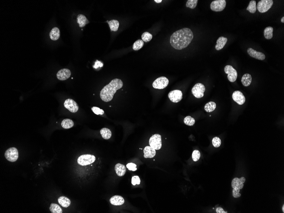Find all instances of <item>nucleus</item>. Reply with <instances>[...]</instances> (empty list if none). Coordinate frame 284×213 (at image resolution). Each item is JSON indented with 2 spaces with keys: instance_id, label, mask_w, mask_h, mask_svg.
<instances>
[{
  "instance_id": "nucleus-39",
  "label": "nucleus",
  "mask_w": 284,
  "mask_h": 213,
  "mask_svg": "<svg viewBox=\"0 0 284 213\" xmlns=\"http://www.w3.org/2000/svg\"><path fill=\"white\" fill-rule=\"evenodd\" d=\"M240 189L238 188H234L233 189L232 194H233V196L234 198H238L240 197L241 194L240 193Z\"/></svg>"
},
{
  "instance_id": "nucleus-27",
  "label": "nucleus",
  "mask_w": 284,
  "mask_h": 213,
  "mask_svg": "<svg viewBox=\"0 0 284 213\" xmlns=\"http://www.w3.org/2000/svg\"><path fill=\"white\" fill-rule=\"evenodd\" d=\"M273 28L271 26H268L265 28L264 31L265 38L268 40L272 39L273 37Z\"/></svg>"
},
{
  "instance_id": "nucleus-40",
  "label": "nucleus",
  "mask_w": 284,
  "mask_h": 213,
  "mask_svg": "<svg viewBox=\"0 0 284 213\" xmlns=\"http://www.w3.org/2000/svg\"><path fill=\"white\" fill-rule=\"evenodd\" d=\"M132 183L133 185H139L140 183V179L137 176H134L132 177Z\"/></svg>"
},
{
  "instance_id": "nucleus-17",
  "label": "nucleus",
  "mask_w": 284,
  "mask_h": 213,
  "mask_svg": "<svg viewBox=\"0 0 284 213\" xmlns=\"http://www.w3.org/2000/svg\"><path fill=\"white\" fill-rule=\"evenodd\" d=\"M144 157L146 158H152L156 155V150L151 147L147 146L144 149Z\"/></svg>"
},
{
  "instance_id": "nucleus-2",
  "label": "nucleus",
  "mask_w": 284,
  "mask_h": 213,
  "mask_svg": "<svg viewBox=\"0 0 284 213\" xmlns=\"http://www.w3.org/2000/svg\"><path fill=\"white\" fill-rule=\"evenodd\" d=\"M123 86V82L120 79L116 78L112 80L109 84L105 86L101 90L100 93L101 100L106 102L111 101L117 91L120 89Z\"/></svg>"
},
{
  "instance_id": "nucleus-32",
  "label": "nucleus",
  "mask_w": 284,
  "mask_h": 213,
  "mask_svg": "<svg viewBox=\"0 0 284 213\" xmlns=\"http://www.w3.org/2000/svg\"><path fill=\"white\" fill-rule=\"evenodd\" d=\"M144 42L142 40H138L135 42L133 45V49L134 50H139L143 47Z\"/></svg>"
},
{
  "instance_id": "nucleus-5",
  "label": "nucleus",
  "mask_w": 284,
  "mask_h": 213,
  "mask_svg": "<svg viewBox=\"0 0 284 213\" xmlns=\"http://www.w3.org/2000/svg\"><path fill=\"white\" fill-rule=\"evenodd\" d=\"M4 155L9 161L14 162L19 158V152L16 148H10L6 151Z\"/></svg>"
},
{
  "instance_id": "nucleus-33",
  "label": "nucleus",
  "mask_w": 284,
  "mask_h": 213,
  "mask_svg": "<svg viewBox=\"0 0 284 213\" xmlns=\"http://www.w3.org/2000/svg\"><path fill=\"white\" fill-rule=\"evenodd\" d=\"M152 35L149 32H145L142 34V41L145 42L150 41L152 39Z\"/></svg>"
},
{
  "instance_id": "nucleus-25",
  "label": "nucleus",
  "mask_w": 284,
  "mask_h": 213,
  "mask_svg": "<svg viewBox=\"0 0 284 213\" xmlns=\"http://www.w3.org/2000/svg\"><path fill=\"white\" fill-rule=\"evenodd\" d=\"M109 24L111 31H116L118 30L119 26V22L117 20H112L110 21H107Z\"/></svg>"
},
{
  "instance_id": "nucleus-6",
  "label": "nucleus",
  "mask_w": 284,
  "mask_h": 213,
  "mask_svg": "<svg viewBox=\"0 0 284 213\" xmlns=\"http://www.w3.org/2000/svg\"><path fill=\"white\" fill-rule=\"evenodd\" d=\"M149 143L150 147L155 150L160 149L162 147L161 135L159 134H154L151 137Z\"/></svg>"
},
{
  "instance_id": "nucleus-13",
  "label": "nucleus",
  "mask_w": 284,
  "mask_h": 213,
  "mask_svg": "<svg viewBox=\"0 0 284 213\" xmlns=\"http://www.w3.org/2000/svg\"><path fill=\"white\" fill-rule=\"evenodd\" d=\"M232 98L239 105H243L245 103V97L240 91H234L232 94Z\"/></svg>"
},
{
  "instance_id": "nucleus-14",
  "label": "nucleus",
  "mask_w": 284,
  "mask_h": 213,
  "mask_svg": "<svg viewBox=\"0 0 284 213\" xmlns=\"http://www.w3.org/2000/svg\"><path fill=\"white\" fill-rule=\"evenodd\" d=\"M248 53L249 54L250 57H252L258 60L263 61L265 58V56L263 53L254 50L251 48H249L247 50Z\"/></svg>"
},
{
  "instance_id": "nucleus-3",
  "label": "nucleus",
  "mask_w": 284,
  "mask_h": 213,
  "mask_svg": "<svg viewBox=\"0 0 284 213\" xmlns=\"http://www.w3.org/2000/svg\"><path fill=\"white\" fill-rule=\"evenodd\" d=\"M273 4L272 0H261L258 3L257 8L259 12L265 13L271 8Z\"/></svg>"
},
{
  "instance_id": "nucleus-12",
  "label": "nucleus",
  "mask_w": 284,
  "mask_h": 213,
  "mask_svg": "<svg viewBox=\"0 0 284 213\" xmlns=\"http://www.w3.org/2000/svg\"><path fill=\"white\" fill-rule=\"evenodd\" d=\"M64 106L66 109L72 113L77 112L79 108L77 103L71 99L66 100L64 103Z\"/></svg>"
},
{
  "instance_id": "nucleus-19",
  "label": "nucleus",
  "mask_w": 284,
  "mask_h": 213,
  "mask_svg": "<svg viewBox=\"0 0 284 213\" xmlns=\"http://www.w3.org/2000/svg\"><path fill=\"white\" fill-rule=\"evenodd\" d=\"M227 39L224 37H220L217 41L215 48L217 50H220L223 48L227 42Z\"/></svg>"
},
{
  "instance_id": "nucleus-4",
  "label": "nucleus",
  "mask_w": 284,
  "mask_h": 213,
  "mask_svg": "<svg viewBox=\"0 0 284 213\" xmlns=\"http://www.w3.org/2000/svg\"><path fill=\"white\" fill-rule=\"evenodd\" d=\"M95 157L91 154H84L79 157L77 159V163L82 166H87L93 163L95 161Z\"/></svg>"
},
{
  "instance_id": "nucleus-36",
  "label": "nucleus",
  "mask_w": 284,
  "mask_h": 213,
  "mask_svg": "<svg viewBox=\"0 0 284 213\" xmlns=\"http://www.w3.org/2000/svg\"><path fill=\"white\" fill-rule=\"evenodd\" d=\"M212 144L215 148H218L221 144V140L219 137H215L212 139Z\"/></svg>"
},
{
  "instance_id": "nucleus-41",
  "label": "nucleus",
  "mask_w": 284,
  "mask_h": 213,
  "mask_svg": "<svg viewBox=\"0 0 284 213\" xmlns=\"http://www.w3.org/2000/svg\"><path fill=\"white\" fill-rule=\"evenodd\" d=\"M137 165L133 163H129L127 165V167L130 171H135L137 170Z\"/></svg>"
},
{
  "instance_id": "nucleus-34",
  "label": "nucleus",
  "mask_w": 284,
  "mask_h": 213,
  "mask_svg": "<svg viewBox=\"0 0 284 213\" xmlns=\"http://www.w3.org/2000/svg\"><path fill=\"white\" fill-rule=\"evenodd\" d=\"M184 122L185 125L192 126L195 124V119L191 116H187L184 118Z\"/></svg>"
},
{
  "instance_id": "nucleus-1",
  "label": "nucleus",
  "mask_w": 284,
  "mask_h": 213,
  "mask_svg": "<svg viewBox=\"0 0 284 213\" xmlns=\"http://www.w3.org/2000/svg\"><path fill=\"white\" fill-rule=\"evenodd\" d=\"M194 38L193 32L185 28L174 32L170 38V44L175 49L181 50L187 47Z\"/></svg>"
},
{
  "instance_id": "nucleus-28",
  "label": "nucleus",
  "mask_w": 284,
  "mask_h": 213,
  "mask_svg": "<svg viewBox=\"0 0 284 213\" xmlns=\"http://www.w3.org/2000/svg\"><path fill=\"white\" fill-rule=\"evenodd\" d=\"M74 124L73 121L69 119H64L62 122V127L65 129H69L72 127Z\"/></svg>"
},
{
  "instance_id": "nucleus-26",
  "label": "nucleus",
  "mask_w": 284,
  "mask_h": 213,
  "mask_svg": "<svg viewBox=\"0 0 284 213\" xmlns=\"http://www.w3.org/2000/svg\"><path fill=\"white\" fill-rule=\"evenodd\" d=\"M100 134L102 137L105 139H110L112 136V132L109 129L104 128L101 129L100 131Z\"/></svg>"
},
{
  "instance_id": "nucleus-45",
  "label": "nucleus",
  "mask_w": 284,
  "mask_h": 213,
  "mask_svg": "<svg viewBox=\"0 0 284 213\" xmlns=\"http://www.w3.org/2000/svg\"><path fill=\"white\" fill-rule=\"evenodd\" d=\"M281 22H282V23H284V16H283V18H282V19H281Z\"/></svg>"
},
{
  "instance_id": "nucleus-46",
  "label": "nucleus",
  "mask_w": 284,
  "mask_h": 213,
  "mask_svg": "<svg viewBox=\"0 0 284 213\" xmlns=\"http://www.w3.org/2000/svg\"><path fill=\"white\" fill-rule=\"evenodd\" d=\"M283 212L284 213V205H283Z\"/></svg>"
},
{
  "instance_id": "nucleus-24",
  "label": "nucleus",
  "mask_w": 284,
  "mask_h": 213,
  "mask_svg": "<svg viewBox=\"0 0 284 213\" xmlns=\"http://www.w3.org/2000/svg\"><path fill=\"white\" fill-rule=\"evenodd\" d=\"M58 202L62 207L67 208L70 205L71 201L69 199L64 196H62L58 199Z\"/></svg>"
},
{
  "instance_id": "nucleus-10",
  "label": "nucleus",
  "mask_w": 284,
  "mask_h": 213,
  "mask_svg": "<svg viewBox=\"0 0 284 213\" xmlns=\"http://www.w3.org/2000/svg\"><path fill=\"white\" fill-rule=\"evenodd\" d=\"M227 75L228 80L231 82H234L238 78V72L236 69L230 65L225 66L224 69Z\"/></svg>"
},
{
  "instance_id": "nucleus-18",
  "label": "nucleus",
  "mask_w": 284,
  "mask_h": 213,
  "mask_svg": "<svg viewBox=\"0 0 284 213\" xmlns=\"http://www.w3.org/2000/svg\"><path fill=\"white\" fill-rule=\"evenodd\" d=\"M110 202L113 205H120L124 203V199L120 196L116 195L112 197L110 199Z\"/></svg>"
},
{
  "instance_id": "nucleus-8",
  "label": "nucleus",
  "mask_w": 284,
  "mask_h": 213,
  "mask_svg": "<svg viewBox=\"0 0 284 213\" xmlns=\"http://www.w3.org/2000/svg\"><path fill=\"white\" fill-rule=\"evenodd\" d=\"M169 83V80L166 77H161L154 81L152 86L156 89H163L167 86Z\"/></svg>"
},
{
  "instance_id": "nucleus-23",
  "label": "nucleus",
  "mask_w": 284,
  "mask_h": 213,
  "mask_svg": "<svg viewBox=\"0 0 284 213\" xmlns=\"http://www.w3.org/2000/svg\"><path fill=\"white\" fill-rule=\"evenodd\" d=\"M242 84L244 86H248L252 82V77L249 74H245L243 75L242 78Z\"/></svg>"
},
{
  "instance_id": "nucleus-9",
  "label": "nucleus",
  "mask_w": 284,
  "mask_h": 213,
  "mask_svg": "<svg viewBox=\"0 0 284 213\" xmlns=\"http://www.w3.org/2000/svg\"><path fill=\"white\" fill-rule=\"evenodd\" d=\"M205 91L204 85L201 83H198L193 86L192 91V94L197 98H200L203 97L204 93Z\"/></svg>"
},
{
  "instance_id": "nucleus-44",
  "label": "nucleus",
  "mask_w": 284,
  "mask_h": 213,
  "mask_svg": "<svg viewBox=\"0 0 284 213\" xmlns=\"http://www.w3.org/2000/svg\"><path fill=\"white\" fill-rule=\"evenodd\" d=\"M155 1L157 3H160L162 2V0H155Z\"/></svg>"
},
{
  "instance_id": "nucleus-43",
  "label": "nucleus",
  "mask_w": 284,
  "mask_h": 213,
  "mask_svg": "<svg viewBox=\"0 0 284 213\" xmlns=\"http://www.w3.org/2000/svg\"><path fill=\"white\" fill-rule=\"evenodd\" d=\"M216 212L218 213H226L227 212H225L222 208H218L216 209Z\"/></svg>"
},
{
  "instance_id": "nucleus-31",
  "label": "nucleus",
  "mask_w": 284,
  "mask_h": 213,
  "mask_svg": "<svg viewBox=\"0 0 284 213\" xmlns=\"http://www.w3.org/2000/svg\"><path fill=\"white\" fill-rule=\"evenodd\" d=\"M49 209L52 213H62L63 212L60 206L55 203L51 204Z\"/></svg>"
},
{
  "instance_id": "nucleus-11",
  "label": "nucleus",
  "mask_w": 284,
  "mask_h": 213,
  "mask_svg": "<svg viewBox=\"0 0 284 213\" xmlns=\"http://www.w3.org/2000/svg\"><path fill=\"white\" fill-rule=\"evenodd\" d=\"M168 97L173 103H178L182 99V92L179 90L172 91L168 94Z\"/></svg>"
},
{
  "instance_id": "nucleus-22",
  "label": "nucleus",
  "mask_w": 284,
  "mask_h": 213,
  "mask_svg": "<svg viewBox=\"0 0 284 213\" xmlns=\"http://www.w3.org/2000/svg\"><path fill=\"white\" fill-rule=\"evenodd\" d=\"M50 39L53 41L58 40L60 36V31L59 29L57 27H54L52 29L50 32Z\"/></svg>"
},
{
  "instance_id": "nucleus-20",
  "label": "nucleus",
  "mask_w": 284,
  "mask_h": 213,
  "mask_svg": "<svg viewBox=\"0 0 284 213\" xmlns=\"http://www.w3.org/2000/svg\"><path fill=\"white\" fill-rule=\"evenodd\" d=\"M115 171L118 176L122 177L124 176L126 173V168L123 164L118 163L116 165Z\"/></svg>"
},
{
  "instance_id": "nucleus-37",
  "label": "nucleus",
  "mask_w": 284,
  "mask_h": 213,
  "mask_svg": "<svg viewBox=\"0 0 284 213\" xmlns=\"http://www.w3.org/2000/svg\"><path fill=\"white\" fill-rule=\"evenodd\" d=\"M192 159L195 162L198 161L200 157V153L198 150H195L192 153Z\"/></svg>"
},
{
  "instance_id": "nucleus-38",
  "label": "nucleus",
  "mask_w": 284,
  "mask_h": 213,
  "mask_svg": "<svg viewBox=\"0 0 284 213\" xmlns=\"http://www.w3.org/2000/svg\"><path fill=\"white\" fill-rule=\"evenodd\" d=\"M92 110L93 112L97 114V115H99V114L103 115L104 113V111L103 110V109H101L97 107H93L92 108Z\"/></svg>"
},
{
  "instance_id": "nucleus-42",
  "label": "nucleus",
  "mask_w": 284,
  "mask_h": 213,
  "mask_svg": "<svg viewBox=\"0 0 284 213\" xmlns=\"http://www.w3.org/2000/svg\"><path fill=\"white\" fill-rule=\"evenodd\" d=\"M103 64L102 63H101V62L99 61H96L95 62V65L93 67L95 69H97V68L99 67V66H103Z\"/></svg>"
},
{
  "instance_id": "nucleus-29",
  "label": "nucleus",
  "mask_w": 284,
  "mask_h": 213,
  "mask_svg": "<svg viewBox=\"0 0 284 213\" xmlns=\"http://www.w3.org/2000/svg\"><path fill=\"white\" fill-rule=\"evenodd\" d=\"M216 108V104L214 102H209L205 104V110L207 112H211L214 111Z\"/></svg>"
},
{
  "instance_id": "nucleus-21",
  "label": "nucleus",
  "mask_w": 284,
  "mask_h": 213,
  "mask_svg": "<svg viewBox=\"0 0 284 213\" xmlns=\"http://www.w3.org/2000/svg\"><path fill=\"white\" fill-rule=\"evenodd\" d=\"M77 23L79 25V26L82 28L84 27L87 24L89 23V21L86 16L83 15H79L77 17Z\"/></svg>"
},
{
  "instance_id": "nucleus-7",
  "label": "nucleus",
  "mask_w": 284,
  "mask_h": 213,
  "mask_svg": "<svg viewBox=\"0 0 284 213\" xmlns=\"http://www.w3.org/2000/svg\"><path fill=\"white\" fill-rule=\"evenodd\" d=\"M226 5L225 0H216L212 1L210 5V8L215 12H221L225 8Z\"/></svg>"
},
{
  "instance_id": "nucleus-16",
  "label": "nucleus",
  "mask_w": 284,
  "mask_h": 213,
  "mask_svg": "<svg viewBox=\"0 0 284 213\" xmlns=\"http://www.w3.org/2000/svg\"><path fill=\"white\" fill-rule=\"evenodd\" d=\"M245 182V178L242 177L240 178H235L232 180L231 186L233 189L234 188H239L242 189L244 187V183Z\"/></svg>"
},
{
  "instance_id": "nucleus-30",
  "label": "nucleus",
  "mask_w": 284,
  "mask_h": 213,
  "mask_svg": "<svg viewBox=\"0 0 284 213\" xmlns=\"http://www.w3.org/2000/svg\"><path fill=\"white\" fill-rule=\"evenodd\" d=\"M257 4H256V1H250L248 6L247 8V10H248L250 13H255L257 11Z\"/></svg>"
},
{
  "instance_id": "nucleus-35",
  "label": "nucleus",
  "mask_w": 284,
  "mask_h": 213,
  "mask_svg": "<svg viewBox=\"0 0 284 213\" xmlns=\"http://www.w3.org/2000/svg\"><path fill=\"white\" fill-rule=\"evenodd\" d=\"M197 0H188L186 2V6L192 9H194L197 6Z\"/></svg>"
},
{
  "instance_id": "nucleus-15",
  "label": "nucleus",
  "mask_w": 284,
  "mask_h": 213,
  "mask_svg": "<svg viewBox=\"0 0 284 213\" xmlns=\"http://www.w3.org/2000/svg\"><path fill=\"white\" fill-rule=\"evenodd\" d=\"M71 72L69 69H63L58 71L57 74V78L61 81H65L70 77Z\"/></svg>"
}]
</instances>
